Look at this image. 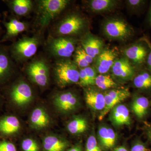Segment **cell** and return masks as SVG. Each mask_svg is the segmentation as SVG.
I'll return each mask as SVG.
<instances>
[{
  "mask_svg": "<svg viewBox=\"0 0 151 151\" xmlns=\"http://www.w3.org/2000/svg\"><path fill=\"white\" fill-rule=\"evenodd\" d=\"M1 88L5 100L14 110H24L35 99V92L33 84L22 76L16 77Z\"/></svg>",
  "mask_w": 151,
  "mask_h": 151,
  "instance_id": "obj_1",
  "label": "cell"
},
{
  "mask_svg": "<svg viewBox=\"0 0 151 151\" xmlns=\"http://www.w3.org/2000/svg\"><path fill=\"white\" fill-rule=\"evenodd\" d=\"M52 23L49 36L52 37H81L86 33L88 26L87 18L78 12L60 15Z\"/></svg>",
  "mask_w": 151,
  "mask_h": 151,
  "instance_id": "obj_2",
  "label": "cell"
},
{
  "mask_svg": "<svg viewBox=\"0 0 151 151\" xmlns=\"http://www.w3.org/2000/svg\"><path fill=\"white\" fill-rule=\"evenodd\" d=\"M35 1V23L37 29V33L41 35L63 14L70 2L68 0H37Z\"/></svg>",
  "mask_w": 151,
  "mask_h": 151,
  "instance_id": "obj_3",
  "label": "cell"
},
{
  "mask_svg": "<svg viewBox=\"0 0 151 151\" xmlns=\"http://www.w3.org/2000/svg\"><path fill=\"white\" fill-rule=\"evenodd\" d=\"M24 70L27 79L33 85L44 89L49 86L51 65L47 57L39 55L25 63Z\"/></svg>",
  "mask_w": 151,
  "mask_h": 151,
  "instance_id": "obj_4",
  "label": "cell"
},
{
  "mask_svg": "<svg viewBox=\"0 0 151 151\" xmlns=\"http://www.w3.org/2000/svg\"><path fill=\"white\" fill-rule=\"evenodd\" d=\"M42 40V35L36 33L15 41L8 46L11 57L17 64L26 63L35 56Z\"/></svg>",
  "mask_w": 151,
  "mask_h": 151,
  "instance_id": "obj_5",
  "label": "cell"
},
{
  "mask_svg": "<svg viewBox=\"0 0 151 151\" xmlns=\"http://www.w3.org/2000/svg\"><path fill=\"white\" fill-rule=\"evenodd\" d=\"M51 73L55 83L61 89L79 82V68L70 58L55 60L51 65Z\"/></svg>",
  "mask_w": 151,
  "mask_h": 151,
  "instance_id": "obj_6",
  "label": "cell"
},
{
  "mask_svg": "<svg viewBox=\"0 0 151 151\" xmlns=\"http://www.w3.org/2000/svg\"><path fill=\"white\" fill-rule=\"evenodd\" d=\"M79 40L77 38L48 36L45 49L48 55L55 60L70 58Z\"/></svg>",
  "mask_w": 151,
  "mask_h": 151,
  "instance_id": "obj_7",
  "label": "cell"
},
{
  "mask_svg": "<svg viewBox=\"0 0 151 151\" xmlns=\"http://www.w3.org/2000/svg\"><path fill=\"white\" fill-rule=\"evenodd\" d=\"M51 102L57 113L62 115L72 114L81 106L79 95L72 90L55 91L52 94Z\"/></svg>",
  "mask_w": 151,
  "mask_h": 151,
  "instance_id": "obj_8",
  "label": "cell"
},
{
  "mask_svg": "<svg viewBox=\"0 0 151 151\" xmlns=\"http://www.w3.org/2000/svg\"><path fill=\"white\" fill-rule=\"evenodd\" d=\"M104 35L111 40L125 41L134 35V30L125 19L121 18H108L102 26Z\"/></svg>",
  "mask_w": 151,
  "mask_h": 151,
  "instance_id": "obj_9",
  "label": "cell"
},
{
  "mask_svg": "<svg viewBox=\"0 0 151 151\" xmlns=\"http://www.w3.org/2000/svg\"><path fill=\"white\" fill-rule=\"evenodd\" d=\"M17 65L11 57L8 46L0 45V88L16 77Z\"/></svg>",
  "mask_w": 151,
  "mask_h": 151,
  "instance_id": "obj_10",
  "label": "cell"
},
{
  "mask_svg": "<svg viewBox=\"0 0 151 151\" xmlns=\"http://www.w3.org/2000/svg\"><path fill=\"white\" fill-rule=\"evenodd\" d=\"M22 123L19 118L12 113L0 117V139L9 140L16 138L21 133Z\"/></svg>",
  "mask_w": 151,
  "mask_h": 151,
  "instance_id": "obj_11",
  "label": "cell"
},
{
  "mask_svg": "<svg viewBox=\"0 0 151 151\" xmlns=\"http://www.w3.org/2000/svg\"><path fill=\"white\" fill-rule=\"evenodd\" d=\"M53 119L45 106L39 105L34 108L29 116L28 123L32 129L41 131L49 128Z\"/></svg>",
  "mask_w": 151,
  "mask_h": 151,
  "instance_id": "obj_12",
  "label": "cell"
},
{
  "mask_svg": "<svg viewBox=\"0 0 151 151\" xmlns=\"http://www.w3.org/2000/svg\"><path fill=\"white\" fill-rule=\"evenodd\" d=\"M149 52L147 45L141 40L128 47L123 52L125 57L129 59L135 67H142L146 64Z\"/></svg>",
  "mask_w": 151,
  "mask_h": 151,
  "instance_id": "obj_13",
  "label": "cell"
},
{
  "mask_svg": "<svg viewBox=\"0 0 151 151\" xmlns=\"http://www.w3.org/2000/svg\"><path fill=\"white\" fill-rule=\"evenodd\" d=\"M130 94L129 90L127 88L114 89L107 91L104 94L105 108L100 113L99 120L102 121L115 106L129 98Z\"/></svg>",
  "mask_w": 151,
  "mask_h": 151,
  "instance_id": "obj_14",
  "label": "cell"
},
{
  "mask_svg": "<svg viewBox=\"0 0 151 151\" xmlns=\"http://www.w3.org/2000/svg\"><path fill=\"white\" fill-rule=\"evenodd\" d=\"M1 22L5 27L6 31L1 38V42L14 40L20 34L27 30L29 26L27 22L21 21L12 15L9 18L8 20L4 19Z\"/></svg>",
  "mask_w": 151,
  "mask_h": 151,
  "instance_id": "obj_15",
  "label": "cell"
},
{
  "mask_svg": "<svg viewBox=\"0 0 151 151\" xmlns=\"http://www.w3.org/2000/svg\"><path fill=\"white\" fill-rule=\"evenodd\" d=\"M111 70L114 77L122 81L132 80L136 75L135 66L125 57L116 60Z\"/></svg>",
  "mask_w": 151,
  "mask_h": 151,
  "instance_id": "obj_16",
  "label": "cell"
},
{
  "mask_svg": "<svg viewBox=\"0 0 151 151\" xmlns=\"http://www.w3.org/2000/svg\"><path fill=\"white\" fill-rule=\"evenodd\" d=\"M84 98L86 105L94 112H102L105 107V96L100 90L93 87L84 88Z\"/></svg>",
  "mask_w": 151,
  "mask_h": 151,
  "instance_id": "obj_17",
  "label": "cell"
},
{
  "mask_svg": "<svg viewBox=\"0 0 151 151\" xmlns=\"http://www.w3.org/2000/svg\"><path fill=\"white\" fill-rule=\"evenodd\" d=\"M42 151H65L70 147L69 141L60 135L49 133L42 139Z\"/></svg>",
  "mask_w": 151,
  "mask_h": 151,
  "instance_id": "obj_18",
  "label": "cell"
},
{
  "mask_svg": "<svg viewBox=\"0 0 151 151\" xmlns=\"http://www.w3.org/2000/svg\"><path fill=\"white\" fill-rule=\"evenodd\" d=\"M118 57V52L114 49L104 48L96 58L95 69L100 74H105L111 70Z\"/></svg>",
  "mask_w": 151,
  "mask_h": 151,
  "instance_id": "obj_19",
  "label": "cell"
},
{
  "mask_svg": "<svg viewBox=\"0 0 151 151\" xmlns=\"http://www.w3.org/2000/svg\"><path fill=\"white\" fill-rule=\"evenodd\" d=\"M79 40L84 51L93 59L96 58L104 49L103 41L92 34L86 32Z\"/></svg>",
  "mask_w": 151,
  "mask_h": 151,
  "instance_id": "obj_20",
  "label": "cell"
},
{
  "mask_svg": "<svg viewBox=\"0 0 151 151\" xmlns=\"http://www.w3.org/2000/svg\"><path fill=\"white\" fill-rule=\"evenodd\" d=\"M12 15L16 17H27L35 9V1L32 0H4Z\"/></svg>",
  "mask_w": 151,
  "mask_h": 151,
  "instance_id": "obj_21",
  "label": "cell"
},
{
  "mask_svg": "<svg viewBox=\"0 0 151 151\" xmlns=\"http://www.w3.org/2000/svg\"><path fill=\"white\" fill-rule=\"evenodd\" d=\"M110 120L116 127L130 126L132 123L129 111L126 105L119 104L110 111Z\"/></svg>",
  "mask_w": 151,
  "mask_h": 151,
  "instance_id": "obj_22",
  "label": "cell"
},
{
  "mask_svg": "<svg viewBox=\"0 0 151 151\" xmlns=\"http://www.w3.org/2000/svg\"><path fill=\"white\" fill-rule=\"evenodd\" d=\"M85 8L92 13L102 14L113 11L119 5L116 0H88L83 1Z\"/></svg>",
  "mask_w": 151,
  "mask_h": 151,
  "instance_id": "obj_23",
  "label": "cell"
},
{
  "mask_svg": "<svg viewBox=\"0 0 151 151\" xmlns=\"http://www.w3.org/2000/svg\"><path fill=\"white\" fill-rule=\"evenodd\" d=\"M98 137L99 145L103 150L110 151L116 145L117 135L115 131L110 127L105 126L99 127Z\"/></svg>",
  "mask_w": 151,
  "mask_h": 151,
  "instance_id": "obj_24",
  "label": "cell"
},
{
  "mask_svg": "<svg viewBox=\"0 0 151 151\" xmlns=\"http://www.w3.org/2000/svg\"><path fill=\"white\" fill-rule=\"evenodd\" d=\"M131 108L137 119L143 120L147 116L150 111V101L143 95L136 94L132 100Z\"/></svg>",
  "mask_w": 151,
  "mask_h": 151,
  "instance_id": "obj_25",
  "label": "cell"
},
{
  "mask_svg": "<svg viewBox=\"0 0 151 151\" xmlns=\"http://www.w3.org/2000/svg\"><path fill=\"white\" fill-rule=\"evenodd\" d=\"M89 128L87 119L81 116H76L67 122L66 129L68 133L78 136L86 132Z\"/></svg>",
  "mask_w": 151,
  "mask_h": 151,
  "instance_id": "obj_26",
  "label": "cell"
},
{
  "mask_svg": "<svg viewBox=\"0 0 151 151\" xmlns=\"http://www.w3.org/2000/svg\"><path fill=\"white\" fill-rule=\"evenodd\" d=\"M133 84L142 92H151V72L147 69L140 70L133 78Z\"/></svg>",
  "mask_w": 151,
  "mask_h": 151,
  "instance_id": "obj_27",
  "label": "cell"
},
{
  "mask_svg": "<svg viewBox=\"0 0 151 151\" xmlns=\"http://www.w3.org/2000/svg\"><path fill=\"white\" fill-rule=\"evenodd\" d=\"M76 47L73 54V61L79 69L89 66L94 59L84 51L81 45Z\"/></svg>",
  "mask_w": 151,
  "mask_h": 151,
  "instance_id": "obj_28",
  "label": "cell"
},
{
  "mask_svg": "<svg viewBox=\"0 0 151 151\" xmlns=\"http://www.w3.org/2000/svg\"><path fill=\"white\" fill-rule=\"evenodd\" d=\"M95 85L102 90L115 89L118 86L116 81L110 75L105 74L97 75L95 79Z\"/></svg>",
  "mask_w": 151,
  "mask_h": 151,
  "instance_id": "obj_29",
  "label": "cell"
},
{
  "mask_svg": "<svg viewBox=\"0 0 151 151\" xmlns=\"http://www.w3.org/2000/svg\"><path fill=\"white\" fill-rule=\"evenodd\" d=\"M21 151H42L41 144L32 137H27L22 139L20 143Z\"/></svg>",
  "mask_w": 151,
  "mask_h": 151,
  "instance_id": "obj_30",
  "label": "cell"
},
{
  "mask_svg": "<svg viewBox=\"0 0 151 151\" xmlns=\"http://www.w3.org/2000/svg\"><path fill=\"white\" fill-rule=\"evenodd\" d=\"M85 151H103L94 135L89 136L85 145Z\"/></svg>",
  "mask_w": 151,
  "mask_h": 151,
  "instance_id": "obj_31",
  "label": "cell"
},
{
  "mask_svg": "<svg viewBox=\"0 0 151 151\" xmlns=\"http://www.w3.org/2000/svg\"><path fill=\"white\" fill-rule=\"evenodd\" d=\"M128 9L133 12H138L142 9L147 3L145 0H127L125 1Z\"/></svg>",
  "mask_w": 151,
  "mask_h": 151,
  "instance_id": "obj_32",
  "label": "cell"
},
{
  "mask_svg": "<svg viewBox=\"0 0 151 151\" xmlns=\"http://www.w3.org/2000/svg\"><path fill=\"white\" fill-rule=\"evenodd\" d=\"M0 151H18L16 146L11 140H0Z\"/></svg>",
  "mask_w": 151,
  "mask_h": 151,
  "instance_id": "obj_33",
  "label": "cell"
},
{
  "mask_svg": "<svg viewBox=\"0 0 151 151\" xmlns=\"http://www.w3.org/2000/svg\"><path fill=\"white\" fill-rule=\"evenodd\" d=\"M84 68L88 77L89 86L95 85V79L97 76V70L94 67L90 66Z\"/></svg>",
  "mask_w": 151,
  "mask_h": 151,
  "instance_id": "obj_34",
  "label": "cell"
},
{
  "mask_svg": "<svg viewBox=\"0 0 151 151\" xmlns=\"http://www.w3.org/2000/svg\"><path fill=\"white\" fill-rule=\"evenodd\" d=\"M140 40L145 42L148 46L149 52L147 60H146V65L147 70L151 72V42L148 37L145 35L144 36L142 37L141 38Z\"/></svg>",
  "mask_w": 151,
  "mask_h": 151,
  "instance_id": "obj_35",
  "label": "cell"
},
{
  "mask_svg": "<svg viewBox=\"0 0 151 151\" xmlns=\"http://www.w3.org/2000/svg\"><path fill=\"white\" fill-rule=\"evenodd\" d=\"M150 150L145 143L138 139L135 141L131 147L130 151H149Z\"/></svg>",
  "mask_w": 151,
  "mask_h": 151,
  "instance_id": "obj_36",
  "label": "cell"
},
{
  "mask_svg": "<svg viewBox=\"0 0 151 151\" xmlns=\"http://www.w3.org/2000/svg\"><path fill=\"white\" fill-rule=\"evenodd\" d=\"M78 84L84 88L89 86L88 77L84 68L79 69V80Z\"/></svg>",
  "mask_w": 151,
  "mask_h": 151,
  "instance_id": "obj_37",
  "label": "cell"
},
{
  "mask_svg": "<svg viewBox=\"0 0 151 151\" xmlns=\"http://www.w3.org/2000/svg\"><path fill=\"white\" fill-rule=\"evenodd\" d=\"M145 132L148 140L151 144V123L146 126Z\"/></svg>",
  "mask_w": 151,
  "mask_h": 151,
  "instance_id": "obj_38",
  "label": "cell"
},
{
  "mask_svg": "<svg viewBox=\"0 0 151 151\" xmlns=\"http://www.w3.org/2000/svg\"><path fill=\"white\" fill-rule=\"evenodd\" d=\"M65 151H83L82 146L80 144H76L73 146H70Z\"/></svg>",
  "mask_w": 151,
  "mask_h": 151,
  "instance_id": "obj_39",
  "label": "cell"
},
{
  "mask_svg": "<svg viewBox=\"0 0 151 151\" xmlns=\"http://www.w3.org/2000/svg\"><path fill=\"white\" fill-rule=\"evenodd\" d=\"M113 151H129L126 147L121 146L113 149Z\"/></svg>",
  "mask_w": 151,
  "mask_h": 151,
  "instance_id": "obj_40",
  "label": "cell"
},
{
  "mask_svg": "<svg viewBox=\"0 0 151 151\" xmlns=\"http://www.w3.org/2000/svg\"><path fill=\"white\" fill-rule=\"evenodd\" d=\"M148 22L150 26L151 27V1L149 7L148 15Z\"/></svg>",
  "mask_w": 151,
  "mask_h": 151,
  "instance_id": "obj_41",
  "label": "cell"
},
{
  "mask_svg": "<svg viewBox=\"0 0 151 151\" xmlns=\"http://www.w3.org/2000/svg\"><path fill=\"white\" fill-rule=\"evenodd\" d=\"M4 98L2 94L0 92V110H1L2 106L3 103H4Z\"/></svg>",
  "mask_w": 151,
  "mask_h": 151,
  "instance_id": "obj_42",
  "label": "cell"
},
{
  "mask_svg": "<svg viewBox=\"0 0 151 151\" xmlns=\"http://www.w3.org/2000/svg\"><path fill=\"white\" fill-rule=\"evenodd\" d=\"M1 20H0V42H1V36L2 33V29L1 26Z\"/></svg>",
  "mask_w": 151,
  "mask_h": 151,
  "instance_id": "obj_43",
  "label": "cell"
},
{
  "mask_svg": "<svg viewBox=\"0 0 151 151\" xmlns=\"http://www.w3.org/2000/svg\"><path fill=\"white\" fill-rule=\"evenodd\" d=\"M149 151H151V150H149Z\"/></svg>",
  "mask_w": 151,
  "mask_h": 151,
  "instance_id": "obj_44",
  "label": "cell"
}]
</instances>
